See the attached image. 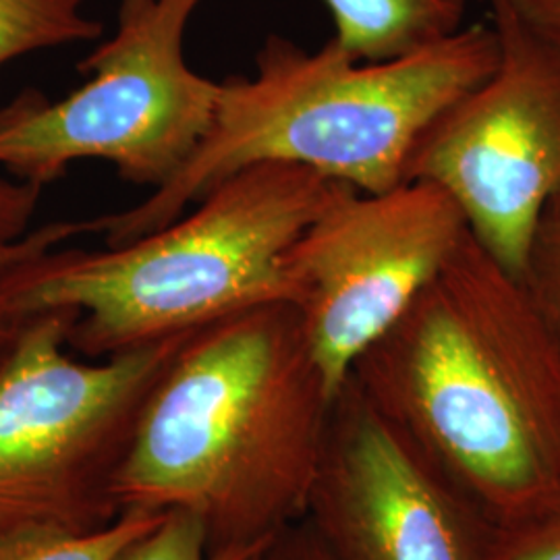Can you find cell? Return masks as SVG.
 <instances>
[{"label":"cell","mask_w":560,"mask_h":560,"mask_svg":"<svg viewBox=\"0 0 560 560\" xmlns=\"http://www.w3.org/2000/svg\"><path fill=\"white\" fill-rule=\"evenodd\" d=\"M266 560H332L314 529L291 532V527L275 541Z\"/></svg>","instance_id":"18"},{"label":"cell","mask_w":560,"mask_h":560,"mask_svg":"<svg viewBox=\"0 0 560 560\" xmlns=\"http://www.w3.org/2000/svg\"><path fill=\"white\" fill-rule=\"evenodd\" d=\"M20 324L21 322L11 320L9 316H4V314L0 312V360H2L4 351L9 349V345H11V340L15 337Z\"/></svg>","instance_id":"19"},{"label":"cell","mask_w":560,"mask_h":560,"mask_svg":"<svg viewBox=\"0 0 560 560\" xmlns=\"http://www.w3.org/2000/svg\"><path fill=\"white\" fill-rule=\"evenodd\" d=\"M332 40L361 62L399 59L457 34L469 0H322Z\"/></svg>","instance_id":"10"},{"label":"cell","mask_w":560,"mask_h":560,"mask_svg":"<svg viewBox=\"0 0 560 560\" xmlns=\"http://www.w3.org/2000/svg\"><path fill=\"white\" fill-rule=\"evenodd\" d=\"M499 62L492 23L465 25L399 59L361 62L337 42L307 52L268 36L249 78L221 81L212 125L179 173L140 203L92 221L60 222L62 241L96 233L106 245L138 240L247 166L282 162L381 194L407 180L425 129Z\"/></svg>","instance_id":"3"},{"label":"cell","mask_w":560,"mask_h":560,"mask_svg":"<svg viewBox=\"0 0 560 560\" xmlns=\"http://www.w3.org/2000/svg\"><path fill=\"white\" fill-rule=\"evenodd\" d=\"M40 185L0 175V264L27 235L42 198Z\"/></svg>","instance_id":"16"},{"label":"cell","mask_w":560,"mask_h":560,"mask_svg":"<svg viewBox=\"0 0 560 560\" xmlns=\"http://www.w3.org/2000/svg\"><path fill=\"white\" fill-rule=\"evenodd\" d=\"M307 513L332 560H483L486 527L351 378L330 409Z\"/></svg>","instance_id":"9"},{"label":"cell","mask_w":560,"mask_h":560,"mask_svg":"<svg viewBox=\"0 0 560 560\" xmlns=\"http://www.w3.org/2000/svg\"><path fill=\"white\" fill-rule=\"evenodd\" d=\"M203 0H120L117 30L78 71L88 80L50 102L23 90L0 108V171L48 185L81 161L161 189L206 138L221 81L194 71L185 32Z\"/></svg>","instance_id":"6"},{"label":"cell","mask_w":560,"mask_h":560,"mask_svg":"<svg viewBox=\"0 0 560 560\" xmlns=\"http://www.w3.org/2000/svg\"><path fill=\"white\" fill-rule=\"evenodd\" d=\"M467 222L430 180L347 189L287 252L293 305L335 402L355 361L399 320L459 247Z\"/></svg>","instance_id":"8"},{"label":"cell","mask_w":560,"mask_h":560,"mask_svg":"<svg viewBox=\"0 0 560 560\" xmlns=\"http://www.w3.org/2000/svg\"><path fill=\"white\" fill-rule=\"evenodd\" d=\"M351 381L486 529L560 504V342L465 233Z\"/></svg>","instance_id":"1"},{"label":"cell","mask_w":560,"mask_h":560,"mask_svg":"<svg viewBox=\"0 0 560 560\" xmlns=\"http://www.w3.org/2000/svg\"><path fill=\"white\" fill-rule=\"evenodd\" d=\"M85 0H0V67L25 55L78 42L101 40V20L83 13Z\"/></svg>","instance_id":"12"},{"label":"cell","mask_w":560,"mask_h":560,"mask_svg":"<svg viewBox=\"0 0 560 560\" xmlns=\"http://www.w3.org/2000/svg\"><path fill=\"white\" fill-rule=\"evenodd\" d=\"M494 71L421 136L407 180H430L459 206L469 233L525 279L541 214L560 191V48L490 0Z\"/></svg>","instance_id":"7"},{"label":"cell","mask_w":560,"mask_h":560,"mask_svg":"<svg viewBox=\"0 0 560 560\" xmlns=\"http://www.w3.org/2000/svg\"><path fill=\"white\" fill-rule=\"evenodd\" d=\"M347 183L261 162L210 189L177 221L104 252L50 247L27 233L0 264V312L73 316L67 347L110 358L287 301V252Z\"/></svg>","instance_id":"4"},{"label":"cell","mask_w":560,"mask_h":560,"mask_svg":"<svg viewBox=\"0 0 560 560\" xmlns=\"http://www.w3.org/2000/svg\"><path fill=\"white\" fill-rule=\"evenodd\" d=\"M521 21L560 48V0H509Z\"/></svg>","instance_id":"17"},{"label":"cell","mask_w":560,"mask_h":560,"mask_svg":"<svg viewBox=\"0 0 560 560\" xmlns=\"http://www.w3.org/2000/svg\"><path fill=\"white\" fill-rule=\"evenodd\" d=\"M330 409L293 303L212 322L143 402L113 501L191 513L212 550L275 544L310 509Z\"/></svg>","instance_id":"2"},{"label":"cell","mask_w":560,"mask_h":560,"mask_svg":"<svg viewBox=\"0 0 560 560\" xmlns=\"http://www.w3.org/2000/svg\"><path fill=\"white\" fill-rule=\"evenodd\" d=\"M164 515L131 509L92 529H25L0 538V560H115Z\"/></svg>","instance_id":"11"},{"label":"cell","mask_w":560,"mask_h":560,"mask_svg":"<svg viewBox=\"0 0 560 560\" xmlns=\"http://www.w3.org/2000/svg\"><path fill=\"white\" fill-rule=\"evenodd\" d=\"M71 320L25 318L0 360V538L119 515L113 478L143 402L191 335L80 361L67 353Z\"/></svg>","instance_id":"5"},{"label":"cell","mask_w":560,"mask_h":560,"mask_svg":"<svg viewBox=\"0 0 560 560\" xmlns=\"http://www.w3.org/2000/svg\"><path fill=\"white\" fill-rule=\"evenodd\" d=\"M523 282L560 342V191L541 214Z\"/></svg>","instance_id":"14"},{"label":"cell","mask_w":560,"mask_h":560,"mask_svg":"<svg viewBox=\"0 0 560 560\" xmlns=\"http://www.w3.org/2000/svg\"><path fill=\"white\" fill-rule=\"evenodd\" d=\"M483 560H560V504L534 520L486 529Z\"/></svg>","instance_id":"15"},{"label":"cell","mask_w":560,"mask_h":560,"mask_svg":"<svg viewBox=\"0 0 560 560\" xmlns=\"http://www.w3.org/2000/svg\"><path fill=\"white\" fill-rule=\"evenodd\" d=\"M275 544L212 550L200 517L171 511L115 560H264Z\"/></svg>","instance_id":"13"}]
</instances>
